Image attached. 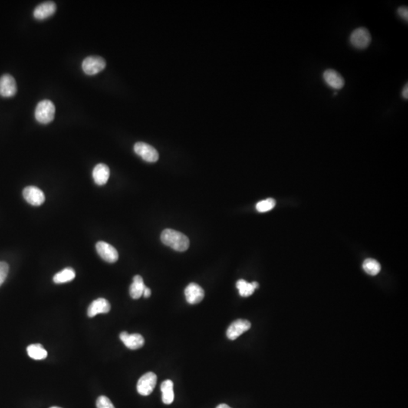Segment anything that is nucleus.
<instances>
[{"label": "nucleus", "instance_id": "nucleus-1", "mask_svg": "<svg viewBox=\"0 0 408 408\" xmlns=\"http://www.w3.org/2000/svg\"><path fill=\"white\" fill-rule=\"evenodd\" d=\"M160 238L165 245L179 252L187 251L190 245L188 237L176 230L165 229L162 232Z\"/></svg>", "mask_w": 408, "mask_h": 408}, {"label": "nucleus", "instance_id": "nucleus-2", "mask_svg": "<svg viewBox=\"0 0 408 408\" xmlns=\"http://www.w3.org/2000/svg\"><path fill=\"white\" fill-rule=\"evenodd\" d=\"M55 107L50 100H43L38 103L35 110L36 120L42 124H48L54 118Z\"/></svg>", "mask_w": 408, "mask_h": 408}, {"label": "nucleus", "instance_id": "nucleus-3", "mask_svg": "<svg viewBox=\"0 0 408 408\" xmlns=\"http://www.w3.org/2000/svg\"><path fill=\"white\" fill-rule=\"evenodd\" d=\"M371 40L370 31L366 27L356 29L350 36V43L357 50L367 49L370 46Z\"/></svg>", "mask_w": 408, "mask_h": 408}, {"label": "nucleus", "instance_id": "nucleus-4", "mask_svg": "<svg viewBox=\"0 0 408 408\" xmlns=\"http://www.w3.org/2000/svg\"><path fill=\"white\" fill-rule=\"evenodd\" d=\"M106 67V61L99 56H90L83 60L82 67L85 74L93 76L99 74Z\"/></svg>", "mask_w": 408, "mask_h": 408}, {"label": "nucleus", "instance_id": "nucleus-5", "mask_svg": "<svg viewBox=\"0 0 408 408\" xmlns=\"http://www.w3.org/2000/svg\"><path fill=\"white\" fill-rule=\"evenodd\" d=\"M134 152L142 158L145 161L155 163L159 159L157 151L152 145L145 142H137L134 145Z\"/></svg>", "mask_w": 408, "mask_h": 408}, {"label": "nucleus", "instance_id": "nucleus-6", "mask_svg": "<svg viewBox=\"0 0 408 408\" xmlns=\"http://www.w3.org/2000/svg\"><path fill=\"white\" fill-rule=\"evenodd\" d=\"M156 375L152 372L145 373L139 379L137 383V391L139 394L148 396L152 394L156 384Z\"/></svg>", "mask_w": 408, "mask_h": 408}, {"label": "nucleus", "instance_id": "nucleus-7", "mask_svg": "<svg viewBox=\"0 0 408 408\" xmlns=\"http://www.w3.org/2000/svg\"><path fill=\"white\" fill-rule=\"evenodd\" d=\"M96 251L101 258L109 263H114L119 258L117 251L113 246L104 241H99L96 244Z\"/></svg>", "mask_w": 408, "mask_h": 408}, {"label": "nucleus", "instance_id": "nucleus-8", "mask_svg": "<svg viewBox=\"0 0 408 408\" xmlns=\"http://www.w3.org/2000/svg\"><path fill=\"white\" fill-rule=\"evenodd\" d=\"M23 197L32 206H41L45 202V195L43 191L36 186H28L23 191Z\"/></svg>", "mask_w": 408, "mask_h": 408}, {"label": "nucleus", "instance_id": "nucleus-9", "mask_svg": "<svg viewBox=\"0 0 408 408\" xmlns=\"http://www.w3.org/2000/svg\"><path fill=\"white\" fill-rule=\"evenodd\" d=\"M251 327V323L249 320L238 319L235 320L227 330V337L229 340H235L242 335L243 333L249 330Z\"/></svg>", "mask_w": 408, "mask_h": 408}, {"label": "nucleus", "instance_id": "nucleus-10", "mask_svg": "<svg viewBox=\"0 0 408 408\" xmlns=\"http://www.w3.org/2000/svg\"><path fill=\"white\" fill-rule=\"evenodd\" d=\"M17 93L16 81L10 74H4L0 77V96L4 98L14 96Z\"/></svg>", "mask_w": 408, "mask_h": 408}, {"label": "nucleus", "instance_id": "nucleus-11", "mask_svg": "<svg viewBox=\"0 0 408 408\" xmlns=\"http://www.w3.org/2000/svg\"><path fill=\"white\" fill-rule=\"evenodd\" d=\"M185 298L189 304L195 305L201 303L204 298V290L195 283H191L185 290Z\"/></svg>", "mask_w": 408, "mask_h": 408}, {"label": "nucleus", "instance_id": "nucleus-12", "mask_svg": "<svg viewBox=\"0 0 408 408\" xmlns=\"http://www.w3.org/2000/svg\"><path fill=\"white\" fill-rule=\"evenodd\" d=\"M325 83L334 90H342L345 86V80L343 76L333 69H327L323 74Z\"/></svg>", "mask_w": 408, "mask_h": 408}, {"label": "nucleus", "instance_id": "nucleus-13", "mask_svg": "<svg viewBox=\"0 0 408 408\" xmlns=\"http://www.w3.org/2000/svg\"><path fill=\"white\" fill-rule=\"evenodd\" d=\"M120 338L123 344L132 350H136L140 349L145 344V339L142 335L139 333L129 334L127 332H122L120 335Z\"/></svg>", "mask_w": 408, "mask_h": 408}, {"label": "nucleus", "instance_id": "nucleus-14", "mask_svg": "<svg viewBox=\"0 0 408 408\" xmlns=\"http://www.w3.org/2000/svg\"><path fill=\"white\" fill-rule=\"evenodd\" d=\"M110 310V304L107 300L99 298L95 300L89 306L87 314L89 317H93L98 314H106Z\"/></svg>", "mask_w": 408, "mask_h": 408}, {"label": "nucleus", "instance_id": "nucleus-15", "mask_svg": "<svg viewBox=\"0 0 408 408\" xmlns=\"http://www.w3.org/2000/svg\"><path fill=\"white\" fill-rule=\"evenodd\" d=\"M93 177L96 185H105L110 177V169L107 165L99 163L93 169Z\"/></svg>", "mask_w": 408, "mask_h": 408}, {"label": "nucleus", "instance_id": "nucleus-16", "mask_svg": "<svg viewBox=\"0 0 408 408\" xmlns=\"http://www.w3.org/2000/svg\"><path fill=\"white\" fill-rule=\"evenodd\" d=\"M56 5L53 2H46L39 5L34 11V16L37 20L50 18L55 12Z\"/></svg>", "mask_w": 408, "mask_h": 408}, {"label": "nucleus", "instance_id": "nucleus-17", "mask_svg": "<svg viewBox=\"0 0 408 408\" xmlns=\"http://www.w3.org/2000/svg\"><path fill=\"white\" fill-rule=\"evenodd\" d=\"M145 284H144L143 278L140 275H136L133 278V284H131L129 287V294L132 298L134 300H138L143 296L144 290H145Z\"/></svg>", "mask_w": 408, "mask_h": 408}, {"label": "nucleus", "instance_id": "nucleus-18", "mask_svg": "<svg viewBox=\"0 0 408 408\" xmlns=\"http://www.w3.org/2000/svg\"><path fill=\"white\" fill-rule=\"evenodd\" d=\"M162 392V400L165 405H170L174 401L173 383L172 380H166L160 386Z\"/></svg>", "mask_w": 408, "mask_h": 408}, {"label": "nucleus", "instance_id": "nucleus-19", "mask_svg": "<svg viewBox=\"0 0 408 408\" xmlns=\"http://www.w3.org/2000/svg\"><path fill=\"white\" fill-rule=\"evenodd\" d=\"M76 272L72 268H66L60 272L57 273L53 278V281L55 284H64L70 282L75 278Z\"/></svg>", "mask_w": 408, "mask_h": 408}, {"label": "nucleus", "instance_id": "nucleus-20", "mask_svg": "<svg viewBox=\"0 0 408 408\" xmlns=\"http://www.w3.org/2000/svg\"><path fill=\"white\" fill-rule=\"evenodd\" d=\"M27 354L34 360H43L47 358L48 353L41 344H32L27 347Z\"/></svg>", "mask_w": 408, "mask_h": 408}, {"label": "nucleus", "instance_id": "nucleus-21", "mask_svg": "<svg viewBox=\"0 0 408 408\" xmlns=\"http://www.w3.org/2000/svg\"><path fill=\"white\" fill-rule=\"evenodd\" d=\"M363 268L367 274L375 276L379 274L381 270V266L376 260L373 259V258H367L365 261H363Z\"/></svg>", "mask_w": 408, "mask_h": 408}, {"label": "nucleus", "instance_id": "nucleus-22", "mask_svg": "<svg viewBox=\"0 0 408 408\" xmlns=\"http://www.w3.org/2000/svg\"><path fill=\"white\" fill-rule=\"evenodd\" d=\"M237 288L239 290L241 297H248L252 295L255 291V288L251 283H248L245 280L241 279L236 284Z\"/></svg>", "mask_w": 408, "mask_h": 408}, {"label": "nucleus", "instance_id": "nucleus-23", "mask_svg": "<svg viewBox=\"0 0 408 408\" xmlns=\"http://www.w3.org/2000/svg\"><path fill=\"white\" fill-rule=\"evenodd\" d=\"M275 201L272 198H268L265 201H261L256 204V209L260 212H265L271 210L275 206Z\"/></svg>", "mask_w": 408, "mask_h": 408}, {"label": "nucleus", "instance_id": "nucleus-24", "mask_svg": "<svg viewBox=\"0 0 408 408\" xmlns=\"http://www.w3.org/2000/svg\"><path fill=\"white\" fill-rule=\"evenodd\" d=\"M97 408H115L111 401L106 396H100L96 402Z\"/></svg>", "mask_w": 408, "mask_h": 408}, {"label": "nucleus", "instance_id": "nucleus-25", "mask_svg": "<svg viewBox=\"0 0 408 408\" xmlns=\"http://www.w3.org/2000/svg\"><path fill=\"white\" fill-rule=\"evenodd\" d=\"M9 266L5 261H0V287L5 282L8 276Z\"/></svg>", "mask_w": 408, "mask_h": 408}, {"label": "nucleus", "instance_id": "nucleus-26", "mask_svg": "<svg viewBox=\"0 0 408 408\" xmlns=\"http://www.w3.org/2000/svg\"><path fill=\"white\" fill-rule=\"evenodd\" d=\"M398 14L404 20L408 21V8L407 6L399 7L398 8Z\"/></svg>", "mask_w": 408, "mask_h": 408}, {"label": "nucleus", "instance_id": "nucleus-27", "mask_svg": "<svg viewBox=\"0 0 408 408\" xmlns=\"http://www.w3.org/2000/svg\"><path fill=\"white\" fill-rule=\"evenodd\" d=\"M151 295H152V290H151V289L147 287H145L143 293L144 297H145V298H149V297H151Z\"/></svg>", "mask_w": 408, "mask_h": 408}, {"label": "nucleus", "instance_id": "nucleus-28", "mask_svg": "<svg viewBox=\"0 0 408 408\" xmlns=\"http://www.w3.org/2000/svg\"><path fill=\"white\" fill-rule=\"evenodd\" d=\"M402 96H403L404 99H408V83L405 85V87H404L403 90H402Z\"/></svg>", "mask_w": 408, "mask_h": 408}, {"label": "nucleus", "instance_id": "nucleus-29", "mask_svg": "<svg viewBox=\"0 0 408 408\" xmlns=\"http://www.w3.org/2000/svg\"><path fill=\"white\" fill-rule=\"evenodd\" d=\"M216 408H230L228 405H225V404H221V405H218L216 407Z\"/></svg>", "mask_w": 408, "mask_h": 408}, {"label": "nucleus", "instance_id": "nucleus-30", "mask_svg": "<svg viewBox=\"0 0 408 408\" xmlns=\"http://www.w3.org/2000/svg\"><path fill=\"white\" fill-rule=\"evenodd\" d=\"M251 284H252V285L254 286V288H255V289L258 288V283L255 282V281H254V282L251 283Z\"/></svg>", "mask_w": 408, "mask_h": 408}, {"label": "nucleus", "instance_id": "nucleus-31", "mask_svg": "<svg viewBox=\"0 0 408 408\" xmlns=\"http://www.w3.org/2000/svg\"><path fill=\"white\" fill-rule=\"evenodd\" d=\"M59 408V407H51V408Z\"/></svg>", "mask_w": 408, "mask_h": 408}]
</instances>
